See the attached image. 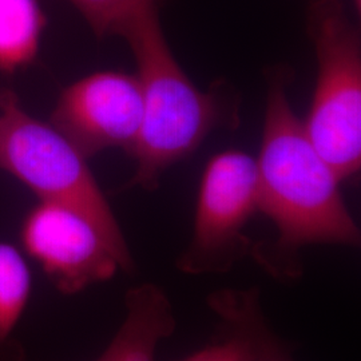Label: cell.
<instances>
[{
	"instance_id": "cell-1",
	"label": "cell",
	"mask_w": 361,
	"mask_h": 361,
	"mask_svg": "<svg viewBox=\"0 0 361 361\" xmlns=\"http://www.w3.org/2000/svg\"><path fill=\"white\" fill-rule=\"evenodd\" d=\"M258 212L274 222L279 238L262 264L274 271L283 255L307 245H359L360 231L340 193L341 182L310 140L293 113L285 77L271 78L259 157Z\"/></svg>"
},
{
	"instance_id": "cell-2",
	"label": "cell",
	"mask_w": 361,
	"mask_h": 361,
	"mask_svg": "<svg viewBox=\"0 0 361 361\" xmlns=\"http://www.w3.org/2000/svg\"><path fill=\"white\" fill-rule=\"evenodd\" d=\"M118 35L129 42L138 65L143 118L133 152L137 171L129 186L154 189L165 169L188 157L219 125L231 122L224 98L198 90L173 56L157 4L133 16Z\"/></svg>"
},
{
	"instance_id": "cell-3",
	"label": "cell",
	"mask_w": 361,
	"mask_h": 361,
	"mask_svg": "<svg viewBox=\"0 0 361 361\" xmlns=\"http://www.w3.org/2000/svg\"><path fill=\"white\" fill-rule=\"evenodd\" d=\"M0 169L39 201L65 205L89 219L121 269H134L125 235L86 158L51 125L30 116L13 91H0Z\"/></svg>"
},
{
	"instance_id": "cell-4",
	"label": "cell",
	"mask_w": 361,
	"mask_h": 361,
	"mask_svg": "<svg viewBox=\"0 0 361 361\" xmlns=\"http://www.w3.org/2000/svg\"><path fill=\"white\" fill-rule=\"evenodd\" d=\"M310 31L319 75L304 128L340 180L361 164L360 35L341 0H314Z\"/></svg>"
},
{
	"instance_id": "cell-5",
	"label": "cell",
	"mask_w": 361,
	"mask_h": 361,
	"mask_svg": "<svg viewBox=\"0 0 361 361\" xmlns=\"http://www.w3.org/2000/svg\"><path fill=\"white\" fill-rule=\"evenodd\" d=\"M256 161L243 152L216 155L204 173L194 217L193 237L178 259L189 274L226 271L249 249L243 234L258 212Z\"/></svg>"
},
{
	"instance_id": "cell-6",
	"label": "cell",
	"mask_w": 361,
	"mask_h": 361,
	"mask_svg": "<svg viewBox=\"0 0 361 361\" xmlns=\"http://www.w3.org/2000/svg\"><path fill=\"white\" fill-rule=\"evenodd\" d=\"M142 118L138 77L101 71L62 91L52 111L51 126L87 159L113 147L133 154Z\"/></svg>"
},
{
	"instance_id": "cell-7",
	"label": "cell",
	"mask_w": 361,
	"mask_h": 361,
	"mask_svg": "<svg viewBox=\"0 0 361 361\" xmlns=\"http://www.w3.org/2000/svg\"><path fill=\"white\" fill-rule=\"evenodd\" d=\"M20 240L27 253L65 295L107 281L121 269L99 231L65 205L39 201L25 217Z\"/></svg>"
},
{
	"instance_id": "cell-8",
	"label": "cell",
	"mask_w": 361,
	"mask_h": 361,
	"mask_svg": "<svg viewBox=\"0 0 361 361\" xmlns=\"http://www.w3.org/2000/svg\"><path fill=\"white\" fill-rule=\"evenodd\" d=\"M126 314L116 336L97 361H155L159 343L176 331L173 305L154 284L130 289Z\"/></svg>"
},
{
	"instance_id": "cell-9",
	"label": "cell",
	"mask_w": 361,
	"mask_h": 361,
	"mask_svg": "<svg viewBox=\"0 0 361 361\" xmlns=\"http://www.w3.org/2000/svg\"><path fill=\"white\" fill-rule=\"evenodd\" d=\"M207 301L226 329L244 341L249 361H292L268 328L257 289H224Z\"/></svg>"
},
{
	"instance_id": "cell-10",
	"label": "cell",
	"mask_w": 361,
	"mask_h": 361,
	"mask_svg": "<svg viewBox=\"0 0 361 361\" xmlns=\"http://www.w3.org/2000/svg\"><path fill=\"white\" fill-rule=\"evenodd\" d=\"M32 290V277L23 255L0 243V361H26V350L15 335Z\"/></svg>"
},
{
	"instance_id": "cell-11",
	"label": "cell",
	"mask_w": 361,
	"mask_h": 361,
	"mask_svg": "<svg viewBox=\"0 0 361 361\" xmlns=\"http://www.w3.org/2000/svg\"><path fill=\"white\" fill-rule=\"evenodd\" d=\"M46 15L38 0H0V71L13 74L38 55Z\"/></svg>"
},
{
	"instance_id": "cell-12",
	"label": "cell",
	"mask_w": 361,
	"mask_h": 361,
	"mask_svg": "<svg viewBox=\"0 0 361 361\" xmlns=\"http://www.w3.org/2000/svg\"><path fill=\"white\" fill-rule=\"evenodd\" d=\"M98 38L118 35L133 16L158 0H68Z\"/></svg>"
},
{
	"instance_id": "cell-13",
	"label": "cell",
	"mask_w": 361,
	"mask_h": 361,
	"mask_svg": "<svg viewBox=\"0 0 361 361\" xmlns=\"http://www.w3.org/2000/svg\"><path fill=\"white\" fill-rule=\"evenodd\" d=\"M183 361H249L244 341L229 332L228 338L189 356Z\"/></svg>"
},
{
	"instance_id": "cell-14",
	"label": "cell",
	"mask_w": 361,
	"mask_h": 361,
	"mask_svg": "<svg viewBox=\"0 0 361 361\" xmlns=\"http://www.w3.org/2000/svg\"><path fill=\"white\" fill-rule=\"evenodd\" d=\"M355 4H357V7L360 8V0H355Z\"/></svg>"
}]
</instances>
